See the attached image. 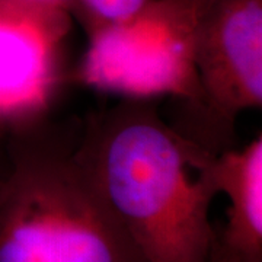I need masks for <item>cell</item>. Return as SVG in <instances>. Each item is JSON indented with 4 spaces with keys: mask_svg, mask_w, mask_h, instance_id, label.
<instances>
[{
    "mask_svg": "<svg viewBox=\"0 0 262 262\" xmlns=\"http://www.w3.org/2000/svg\"><path fill=\"white\" fill-rule=\"evenodd\" d=\"M213 0H149L128 20L88 35L77 80L131 99L173 96L201 108L198 34Z\"/></svg>",
    "mask_w": 262,
    "mask_h": 262,
    "instance_id": "obj_3",
    "label": "cell"
},
{
    "mask_svg": "<svg viewBox=\"0 0 262 262\" xmlns=\"http://www.w3.org/2000/svg\"><path fill=\"white\" fill-rule=\"evenodd\" d=\"M149 0H67L72 18L83 27L86 35L118 25L139 13Z\"/></svg>",
    "mask_w": 262,
    "mask_h": 262,
    "instance_id": "obj_7",
    "label": "cell"
},
{
    "mask_svg": "<svg viewBox=\"0 0 262 262\" xmlns=\"http://www.w3.org/2000/svg\"><path fill=\"white\" fill-rule=\"evenodd\" d=\"M10 131H12V125L0 120V195L9 181L13 168L12 149H10Z\"/></svg>",
    "mask_w": 262,
    "mask_h": 262,
    "instance_id": "obj_8",
    "label": "cell"
},
{
    "mask_svg": "<svg viewBox=\"0 0 262 262\" xmlns=\"http://www.w3.org/2000/svg\"><path fill=\"white\" fill-rule=\"evenodd\" d=\"M217 194L229 198L227 223L217 229L226 249L248 258H262V134L244 149H226L206 162Z\"/></svg>",
    "mask_w": 262,
    "mask_h": 262,
    "instance_id": "obj_6",
    "label": "cell"
},
{
    "mask_svg": "<svg viewBox=\"0 0 262 262\" xmlns=\"http://www.w3.org/2000/svg\"><path fill=\"white\" fill-rule=\"evenodd\" d=\"M79 131L47 114L12 125L0 262H147L79 158Z\"/></svg>",
    "mask_w": 262,
    "mask_h": 262,
    "instance_id": "obj_2",
    "label": "cell"
},
{
    "mask_svg": "<svg viewBox=\"0 0 262 262\" xmlns=\"http://www.w3.org/2000/svg\"><path fill=\"white\" fill-rule=\"evenodd\" d=\"M201 91L198 115L211 128L217 155L234 131L237 115L262 106V0H213L195 50Z\"/></svg>",
    "mask_w": 262,
    "mask_h": 262,
    "instance_id": "obj_4",
    "label": "cell"
},
{
    "mask_svg": "<svg viewBox=\"0 0 262 262\" xmlns=\"http://www.w3.org/2000/svg\"><path fill=\"white\" fill-rule=\"evenodd\" d=\"M0 3L25 6H61L67 9V0H0Z\"/></svg>",
    "mask_w": 262,
    "mask_h": 262,
    "instance_id": "obj_10",
    "label": "cell"
},
{
    "mask_svg": "<svg viewBox=\"0 0 262 262\" xmlns=\"http://www.w3.org/2000/svg\"><path fill=\"white\" fill-rule=\"evenodd\" d=\"M70 27L61 6L0 3V120L13 125L48 113Z\"/></svg>",
    "mask_w": 262,
    "mask_h": 262,
    "instance_id": "obj_5",
    "label": "cell"
},
{
    "mask_svg": "<svg viewBox=\"0 0 262 262\" xmlns=\"http://www.w3.org/2000/svg\"><path fill=\"white\" fill-rule=\"evenodd\" d=\"M211 262H262V258H248V256H242L239 253H234L229 249H226L225 246L219 244L217 234H215Z\"/></svg>",
    "mask_w": 262,
    "mask_h": 262,
    "instance_id": "obj_9",
    "label": "cell"
},
{
    "mask_svg": "<svg viewBox=\"0 0 262 262\" xmlns=\"http://www.w3.org/2000/svg\"><path fill=\"white\" fill-rule=\"evenodd\" d=\"M77 155L147 262H211L217 191L204 165L215 155L165 121L155 99L89 114Z\"/></svg>",
    "mask_w": 262,
    "mask_h": 262,
    "instance_id": "obj_1",
    "label": "cell"
}]
</instances>
